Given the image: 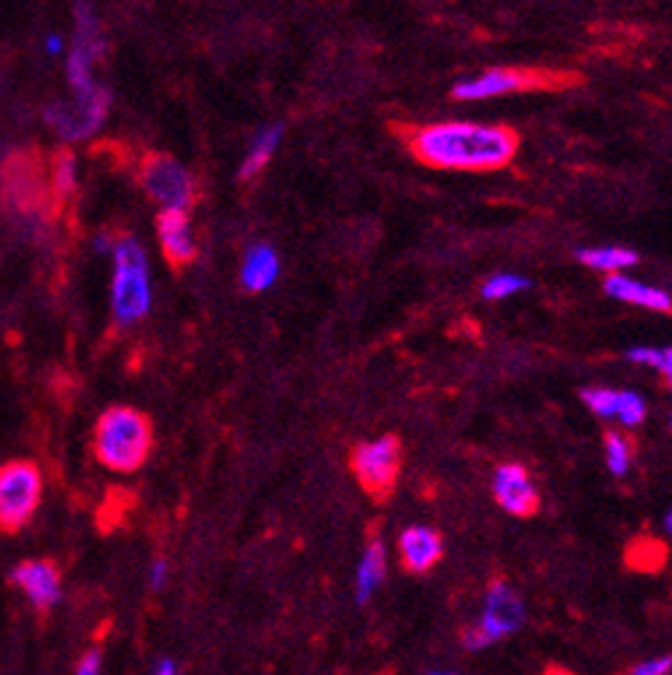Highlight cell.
Instances as JSON below:
<instances>
[{
  "instance_id": "6da1fadb",
  "label": "cell",
  "mask_w": 672,
  "mask_h": 675,
  "mask_svg": "<svg viewBox=\"0 0 672 675\" xmlns=\"http://www.w3.org/2000/svg\"><path fill=\"white\" fill-rule=\"evenodd\" d=\"M409 148L425 165L439 170H500L514 159L519 135L511 127L474 122L425 124L409 132Z\"/></svg>"
},
{
  "instance_id": "7a4b0ae2",
  "label": "cell",
  "mask_w": 672,
  "mask_h": 675,
  "mask_svg": "<svg viewBox=\"0 0 672 675\" xmlns=\"http://www.w3.org/2000/svg\"><path fill=\"white\" fill-rule=\"evenodd\" d=\"M154 447V428L140 409H105L95 425V455L105 468L132 474L143 468Z\"/></svg>"
},
{
  "instance_id": "3957f363",
  "label": "cell",
  "mask_w": 672,
  "mask_h": 675,
  "mask_svg": "<svg viewBox=\"0 0 672 675\" xmlns=\"http://www.w3.org/2000/svg\"><path fill=\"white\" fill-rule=\"evenodd\" d=\"M151 307L148 261L143 245L132 234H121L113 245V318L132 326L146 318Z\"/></svg>"
},
{
  "instance_id": "277c9868",
  "label": "cell",
  "mask_w": 672,
  "mask_h": 675,
  "mask_svg": "<svg viewBox=\"0 0 672 675\" xmlns=\"http://www.w3.org/2000/svg\"><path fill=\"white\" fill-rule=\"evenodd\" d=\"M44 498L41 468L33 460H9L0 466V533H17L33 520Z\"/></svg>"
},
{
  "instance_id": "5b68a950",
  "label": "cell",
  "mask_w": 672,
  "mask_h": 675,
  "mask_svg": "<svg viewBox=\"0 0 672 675\" xmlns=\"http://www.w3.org/2000/svg\"><path fill=\"white\" fill-rule=\"evenodd\" d=\"M576 76L552 73V70L530 68H492L487 73L468 81H460L452 95L457 100H484V97L514 95V92H530V89H560L573 84Z\"/></svg>"
},
{
  "instance_id": "8992f818",
  "label": "cell",
  "mask_w": 672,
  "mask_h": 675,
  "mask_svg": "<svg viewBox=\"0 0 672 675\" xmlns=\"http://www.w3.org/2000/svg\"><path fill=\"white\" fill-rule=\"evenodd\" d=\"M525 619V606L514 589L506 581H492L490 592L484 598L482 619L463 632V646L468 651H482L492 643L509 638L511 632H517Z\"/></svg>"
},
{
  "instance_id": "52a82bcc",
  "label": "cell",
  "mask_w": 672,
  "mask_h": 675,
  "mask_svg": "<svg viewBox=\"0 0 672 675\" xmlns=\"http://www.w3.org/2000/svg\"><path fill=\"white\" fill-rule=\"evenodd\" d=\"M140 186L162 210H189L197 202V181L170 154H146L140 162Z\"/></svg>"
},
{
  "instance_id": "ba28073f",
  "label": "cell",
  "mask_w": 672,
  "mask_h": 675,
  "mask_svg": "<svg viewBox=\"0 0 672 675\" xmlns=\"http://www.w3.org/2000/svg\"><path fill=\"white\" fill-rule=\"evenodd\" d=\"M353 474L369 495L385 501L401 474V442L396 436H382L374 442H363L353 450L350 458Z\"/></svg>"
},
{
  "instance_id": "9c48e42d",
  "label": "cell",
  "mask_w": 672,
  "mask_h": 675,
  "mask_svg": "<svg viewBox=\"0 0 672 675\" xmlns=\"http://www.w3.org/2000/svg\"><path fill=\"white\" fill-rule=\"evenodd\" d=\"M108 89L97 87L89 95H73L70 103H54L46 108V122L62 140H81L103 124L108 113Z\"/></svg>"
},
{
  "instance_id": "30bf717a",
  "label": "cell",
  "mask_w": 672,
  "mask_h": 675,
  "mask_svg": "<svg viewBox=\"0 0 672 675\" xmlns=\"http://www.w3.org/2000/svg\"><path fill=\"white\" fill-rule=\"evenodd\" d=\"M3 186H6V202L19 210H35L49 205L54 208L52 191L44 189V175L35 154H17L6 162V175H3Z\"/></svg>"
},
{
  "instance_id": "8fae6325",
  "label": "cell",
  "mask_w": 672,
  "mask_h": 675,
  "mask_svg": "<svg viewBox=\"0 0 672 675\" xmlns=\"http://www.w3.org/2000/svg\"><path fill=\"white\" fill-rule=\"evenodd\" d=\"M11 581L19 589H25V595L30 598L33 608L41 616L52 611V606L60 600V565L52 560H25L11 571Z\"/></svg>"
},
{
  "instance_id": "7c38bea8",
  "label": "cell",
  "mask_w": 672,
  "mask_h": 675,
  "mask_svg": "<svg viewBox=\"0 0 672 675\" xmlns=\"http://www.w3.org/2000/svg\"><path fill=\"white\" fill-rule=\"evenodd\" d=\"M156 234L167 264L181 272L197 259V240L191 232V221L186 210H162L156 216Z\"/></svg>"
},
{
  "instance_id": "4fadbf2b",
  "label": "cell",
  "mask_w": 672,
  "mask_h": 675,
  "mask_svg": "<svg viewBox=\"0 0 672 675\" xmlns=\"http://www.w3.org/2000/svg\"><path fill=\"white\" fill-rule=\"evenodd\" d=\"M492 493H495V501L509 511V514H517V517H530L538 509V490L530 482V476L519 463H503V466L495 471V479H492Z\"/></svg>"
},
{
  "instance_id": "5bb4252c",
  "label": "cell",
  "mask_w": 672,
  "mask_h": 675,
  "mask_svg": "<svg viewBox=\"0 0 672 675\" xmlns=\"http://www.w3.org/2000/svg\"><path fill=\"white\" fill-rule=\"evenodd\" d=\"M398 552H401V565H404L406 571L428 573L441 560L444 544H441V536L433 528L412 525V528H406L401 533Z\"/></svg>"
},
{
  "instance_id": "9a60e30c",
  "label": "cell",
  "mask_w": 672,
  "mask_h": 675,
  "mask_svg": "<svg viewBox=\"0 0 672 675\" xmlns=\"http://www.w3.org/2000/svg\"><path fill=\"white\" fill-rule=\"evenodd\" d=\"M605 291L613 299L627 304H638V307H646V310L654 312H672V299L667 291L654 286H643L638 280L624 275H611L605 280Z\"/></svg>"
},
{
  "instance_id": "2e32d148",
  "label": "cell",
  "mask_w": 672,
  "mask_h": 675,
  "mask_svg": "<svg viewBox=\"0 0 672 675\" xmlns=\"http://www.w3.org/2000/svg\"><path fill=\"white\" fill-rule=\"evenodd\" d=\"M277 272H280L277 253L269 245H256V248H250L245 261H242V286L253 291V294L267 291L275 283Z\"/></svg>"
},
{
  "instance_id": "e0dca14e",
  "label": "cell",
  "mask_w": 672,
  "mask_h": 675,
  "mask_svg": "<svg viewBox=\"0 0 672 675\" xmlns=\"http://www.w3.org/2000/svg\"><path fill=\"white\" fill-rule=\"evenodd\" d=\"M385 579V546H382L380 536H374L366 546V552L358 565V576H355V595L361 603L374 595V589L380 587Z\"/></svg>"
},
{
  "instance_id": "ac0fdd59",
  "label": "cell",
  "mask_w": 672,
  "mask_h": 675,
  "mask_svg": "<svg viewBox=\"0 0 672 675\" xmlns=\"http://www.w3.org/2000/svg\"><path fill=\"white\" fill-rule=\"evenodd\" d=\"M578 259L584 261L586 267L600 269V272H621V269L638 264V253L619 245H605V248H584L578 251Z\"/></svg>"
},
{
  "instance_id": "d6986e66",
  "label": "cell",
  "mask_w": 672,
  "mask_h": 675,
  "mask_svg": "<svg viewBox=\"0 0 672 675\" xmlns=\"http://www.w3.org/2000/svg\"><path fill=\"white\" fill-rule=\"evenodd\" d=\"M280 138H283V127H269L267 132H261L256 143H253V148H250V154L245 156V162H242L240 181L256 178L267 167V162L275 154V148L280 146Z\"/></svg>"
},
{
  "instance_id": "ffe728a7",
  "label": "cell",
  "mask_w": 672,
  "mask_h": 675,
  "mask_svg": "<svg viewBox=\"0 0 672 675\" xmlns=\"http://www.w3.org/2000/svg\"><path fill=\"white\" fill-rule=\"evenodd\" d=\"M76 189V159L70 151H57L52 159V197L54 208L60 210Z\"/></svg>"
},
{
  "instance_id": "44dd1931",
  "label": "cell",
  "mask_w": 672,
  "mask_h": 675,
  "mask_svg": "<svg viewBox=\"0 0 672 675\" xmlns=\"http://www.w3.org/2000/svg\"><path fill=\"white\" fill-rule=\"evenodd\" d=\"M605 460H608L611 474L616 476L627 474L629 460H632V439L619 431L605 433Z\"/></svg>"
},
{
  "instance_id": "7402d4cb",
  "label": "cell",
  "mask_w": 672,
  "mask_h": 675,
  "mask_svg": "<svg viewBox=\"0 0 672 675\" xmlns=\"http://www.w3.org/2000/svg\"><path fill=\"white\" fill-rule=\"evenodd\" d=\"M581 399H584V404L595 415L600 417H616V412H619V399L621 393L619 390H608V388H586L584 393H581Z\"/></svg>"
},
{
  "instance_id": "603a6c76",
  "label": "cell",
  "mask_w": 672,
  "mask_h": 675,
  "mask_svg": "<svg viewBox=\"0 0 672 675\" xmlns=\"http://www.w3.org/2000/svg\"><path fill=\"white\" fill-rule=\"evenodd\" d=\"M522 288H527L525 277L495 275V277H490L487 283H484L482 294L487 296V299H506V296L517 294V291H522Z\"/></svg>"
},
{
  "instance_id": "cb8c5ba5",
  "label": "cell",
  "mask_w": 672,
  "mask_h": 675,
  "mask_svg": "<svg viewBox=\"0 0 672 675\" xmlns=\"http://www.w3.org/2000/svg\"><path fill=\"white\" fill-rule=\"evenodd\" d=\"M646 417V404L640 399L638 393H629L624 390L619 399V412H616V420L621 425H640Z\"/></svg>"
},
{
  "instance_id": "d4e9b609",
  "label": "cell",
  "mask_w": 672,
  "mask_h": 675,
  "mask_svg": "<svg viewBox=\"0 0 672 675\" xmlns=\"http://www.w3.org/2000/svg\"><path fill=\"white\" fill-rule=\"evenodd\" d=\"M672 673V654L664 657H651L646 662H638L627 675H670Z\"/></svg>"
},
{
  "instance_id": "484cf974",
  "label": "cell",
  "mask_w": 672,
  "mask_h": 675,
  "mask_svg": "<svg viewBox=\"0 0 672 675\" xmlns=\"http://www.w3.org/2000/svg\"><path fill=\"white\" fill-rule=\"evenodd\" d=\"M629 361H638V364H648V366H662V350H654V347H632L629 350Z\"/></svg>"
},
{
  "instance_id": "4316f807",
  "label": "cell",
  "mask_w": 672,
  "mask_h": 675,
  "mask_svg": "<svg viewBox=\"0 0 672 675\" xmlns=\"http://www.w3.org/2000/svg\"><path fill=\"white\" fill-rule=\"evenodd\" d=\"M76 675H100V651H87L78 662Z\"/></svg>"
},
{
  "instance_id": "83f0119b",
  "label": "cell",
  "mask_w": 672,
  "mask_h": 675,
  "mask_svg": "<svg viewBox=\"0 0 672 675\" xmlns=\"http://www.w3.org/2000/svg\"><path fill=\"white\" fill-rule=\"evenodd\" d=\"M164 581H167V560L159 557V560H154V565H151V587L162 589Z\"/></svg>"
},
{
  "instance_id": "f1b7e54d",
  "label": "cell",
  "mask_w": 672,
  "mask_h": 675,
  "mask_svg": "<svg viewBox=\"0 0 672 675\" xmlns=\"http://www.w3.org/2000/svg\"><path fill=\"white\" fill-rule=\"evenodd\" d=\"M659 372H662L667 380H672V347L662 350V366H659Z\"/></svg>"
},
{
  "instance_id": "f546056e",
  "label": "cell",
  "mask_w": 672,
  "mask_h": 675,
  "mask_svg": "<svg viewBox=\"0 0 672 675\" xmlns=\"http://www.w3.org/2000/svg\"><path fill=\"white\" fill-rule=\"evenodd\" d=\"M154 675H178V673H175V662H173V659H162V662L156 665Z\"/></svg>"
},
{
  "instance_id": "4dcf8cb0",
  "label": "cell",
  "mask_w": 672,
  "mask_h": 675,
  "mask_svg": "<svg viewBox=\"0 0 672 675\" xmlns=\"http://www.w3.org/2000/svg\"><path fill=\"white\" fill-rule=\"evenodd\" d=\"M46 49H49V54L62 52V38H60V35H49V41H46Z\"/></svg>"
},
{
  "instance_id": "1f68e13d",
  "label": "cell",
  "mask_w": 672,
  "mask_h": 675,
  "mask_svg": "<svg viewBox=\"0 0 672 675\" xmlns=\"http://www.w3.org/2000/svg\"><path fill=\"white\" fill-rule=\"evenodd\" d=\"M664 528H667V533H672V511H667V520H664Z\"/></svg>"
},
{
  "instance_id": "d6a6232c",
  "label": "cell",
  "mask_w": 672,
  "mask_h": 675,
  "mask_svg": "<svg viewBox=\"0 0 672 675\" xmlns=\"http://www.w3.org/2000/svg\"><path fill=\"white\" fill-rule=\"evenodd\" d=\"M543 675H570V673H565V670H546Z\"/></svg>"
},
{
  "instance_id": "836d02e7",
  "label": "cell",
  "mask_w": 672,
  "mask_h": 675,
  "mask_svg": "<svg viewBox=\"0 0 672 675\" xmlns=\"http://www.w3.org/2000/svg\"><path fill=\"white\" fill-rule=\"evenodd\" d=\"M431 675H457V673H431Z\"/></svg>"
},
{
  "instance_id": "e575fe53",
  "label": "cell",
  "mask_w": 672,
  "mask_h": 675,
  "mask_svg": "<svg viewBox=\"0 0 672 675\" xmlns=\"http://www.w3.org/2000/svg\"><path fill=\"white\" fill-rule=\"evenodd\" d=\"M670 431H672V417H670Z\"/></svg>"
},
{
  "instance_id": "d590c367",
  "label": "cell",
  "mask_w": 672,
  "mask_h": 675,
  "mask_svg": "<svg viewBox=\"0 0 672 675\" xmlns=\"http://www.w3.org/2000/svg\"><path fill=\"white\" fill-rule=\"evenodd\" d=\"M670 390H672V380H670Z\"/></svg>"
}]
</instances>
